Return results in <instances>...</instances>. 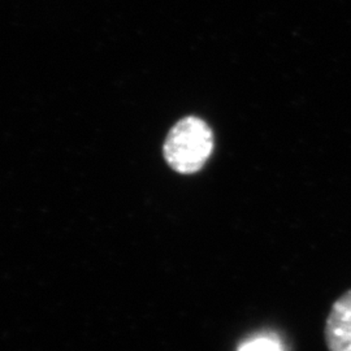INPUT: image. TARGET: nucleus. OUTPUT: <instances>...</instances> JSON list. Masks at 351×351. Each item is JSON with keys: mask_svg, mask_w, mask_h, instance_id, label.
<instances>
[{"mask_svg": "<svg viewBox=\"0 0 351 351\" xmlns=\"http://www.w3.org/2000/svg\"><path fill=\"white\" fill-rule=\"evenodd\" d=\"M329 351H351V290L333 303L326 324Z\"/></svg>", "mask_w": 351, "mask_h": 351, "instance_id": "nucleus-2", "label": "nucleus"}, {"mask_svg": "<svg viewBox=\"0 0 351 351\" xmlns=\"http://www.w3.org/2000/svg\"><path fill=\"white\" fill-rule=\"evenodd\" d=\"M237 351H287L282 339L272 332H263L239 343Z\"/></svg>", "mask_w": 351, "mask_h": 351, "instance_id": "nucleus-3", "label": "nucleus"}, {"mask_svg": "<svg viewBox=\"0 0 351 351\" xmlns=\"http://www.w3.org/2000/svg\"><path fill=\"white\" fill-rule=\"evenodd\" d=\"M213 149L210 126L189 116L176 124L164 142V158L178 173H195L208 160Z\"/></svg>", "mask_w": 351, "mask_h": 351, "instance_id": "nucleus-1", "label": "nucleus"}]
</instances>
